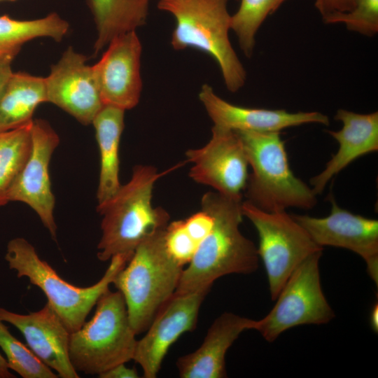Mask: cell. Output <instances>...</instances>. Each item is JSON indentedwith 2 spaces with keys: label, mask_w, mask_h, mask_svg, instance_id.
<instances>
[{
  "label": "cell",
  "mask_w": 378,
  "mask_h": 378,
  "mask_svg": "<svg viewBox=\"0 0 378 378\" xmlns=\"http://www.w3.org/2000/svg\"><path fill=\"white\" fill-rule=\"evenodd\" d=\"M242 202L217 192L202 196L201 209L212 216L213 224L183 268L176 293L210 290L214 282L223 276L249 274L257 270V247L239 229L244 216Z\"/></svg>",
  "instance_id": "obj_1"
},
{
  "label": "cell",
  "mask_w": 378,
  "mask_h": 378,
  "mask_svg": "<svg viewBox=\"0 0 378 378\" xmlns=\"http://www.w3.org/2000/svg\"><path fill=\"white\" fill-rule=\"evenodd\" d=\"M163 174L153 166H135L130 180L97 209L102 216L99 260H109L118 254L132 255L144 239L168 225L167 211L152 204L154 185Z\"/></svg>",
  "instance_id": "obj_2"
},
{
  "label": "cell",
  "mask_w": 378,
  "mask_h": 378,
  "mask_svg": "<svg viewBox=\"0 0 378 378\" xmlns=\"http://www.w3.org/2000/svg\"><path fill=\"white\" fill-rule=\"evenodd\" d=\"M165 227L141 241L112 282L123 295L136 335L147 330L159 309L175 293L184 268L167 250Z\"/></svg>",
  "instance_id": "obj_3"
},
{
  "label": "cell",
  "mask_w": 378,
  "mask_h": 378,
  "mask_svg": "<svg viewBox=\"0 0 378 378\" xmlns=\"http://www.w3.org/2000/svg\"><path fill=\"white\" fill-rule=\"evenodd\" d=\"M252 172L244 189L248 202L268 212L313 208L316 195L290 169L279 132L236 131Z\"/></svg>",
  "instance_id": "obj_4"
},
{
  "label": "cell",
  "mask_w": 378,
  "mask_h": 378,
  "mask_svg": "<svg viewBox=\"0 0 378 378\" xmlns=\"http://www.w3.org/2000/svg\"><path fill=\"white\" fill-rule=\"evenodd\" d=\"M228 0H160L158 8L176 20L171 44L209 55L218 64L227 89L236 92L244 86L246 73L229 38L231 18Z\"/></svg>",
  "instance_id": "obj_5"
},
{
  "label": "cell",
  "mask_w": 378,
  "mask_h": 378,
  "mask_svg": "<svg viewBox=\"0 0 378 378\" xmlns=\"http://www.w3.org/2000/svg\"><path fill=\"white\" fill-rule=\"evenodd\" d=\"M132 255L118 254L102 277L94 284L78 287L62 279L55 270L40 258L35 248L22 237L8 242L5 260L18 278L27 277L46 295L48 302L60 317L70 332L80 329L99 297L109 288L117 274Z\"/></svg>",
  "instance_id": "obj_6"
},
{
  "label": "cell",
  "mask_w": 378,
  "mask_h": 378,
  "mask_svg": "<svg viewBox=\"0 0 378 378\" xmlns=\"http://www.w3.org/2000/svg\"><path fill=\"white\" fill-rule=\"evenodd\" d=\"M136 335L123 295L108 288L98 299L92 318L71 332L69 360L78 372L99 376L133 359Z\"/></svg>",
  "instance_id": "obj_7"
},
{
  "label": "cell",
  "mask_w": 378,
  "mask_h": 378,
  "mask_svg": "<svg viewBox=\"0 0 378 378\" xmlns=\"http://www.w3.org/2000/svg\"><path fill=\"white\" fill-rule=\"evenodd\" d=\"M241 209L257 230L258 254L266 270L271 298L275 300L297 267L323 248L286 211H265L246 200Z\"/></svg>",
  "instance_id": "obj_8"
},
{
  "label": "cell",
  "mask_w": 378,
  "mask_h": 378,
  "mask_svg": "<svg viewBox=\"0 0 378 378\" xmlns=\"http://www.w3.org/2000/svg\"><path fill=\"white\" fill-rule=\"evenodd\" d=\"M321 255L322 252L316 253L297 267L275 299L273 308L262 318L253 319L250 330H257L266 341L272 342L290 328L326 324L335 317L321 287Z\"/></svg>",
  "instance_id": "obj_9"
},
{
  "label": "cell",
  "mask_w": 378,
  "mask_h": 378,
  "mask_svg": "<svg viewBox=\"0 0 378 378\" xmlns=\"http://www.w3.org/2000/svg\"><path fill=\"white\" fill-rule=\"evenodd\" d=\"M205 146L186 151L188 161L192 164L189 176L225 197L242 200L248 162L241 140L232 130L214 125Z\"/></svg>",
  "instance_id": "obj_10"
},
{
  "label": "cell",
  "mask_w": 378,
  "mask_h": 378,
  "mask_svg": "<svg viewBox=\"0 0 378 378\" xmlns=\"http://www.w3.org/2000/svg\"><path fill=\"white\" fill-rule=\"evenodd\" d=\"M59 137L44 120H33L31 148L23 168L7 193V201L21 202L31 208L55 240V196L51 188L49 164Z\"/></svg>",
  "instance_id": "obj_11"
},
{
  "label": "cell",
  "mask_w": 378,
  "mask_h": 378,
  "mask_svg": "<svg viewBox=\"0 0 378 378\" xmlns=\"http://www.w3.org/2000/svg\"><path fill=\"white\" fill-rule=\"evenodd\" d=\"M209 290L174 293L159 309L145 335L137 340L133 359L145 378H155L171 346L197 325L200 307Z\"/></svg>",
  "instance_id": "obj_12"
},
{
  "label": "cell",
  "mask_w": 378,
  "mask_h": 378,
  "mask_svg": "<svg viewBox=\"0 0 378 378\" xmlns=\"http://www.w3.org/2000/svg\"><path fill=\"white\" fill-rule=\"evenodd\" d=\"M330 213L323 218L292 215L318 246L351 251L365 261L367 272L378 285V220L340 207L330 197Z\"/></svg>",
  "instance_id": "obj_13"
},
{
  "label": "cell",
  "mask_w": 378,
  "mask_h": 378,
  "mask_svg": "<svg viewBox=\"0 0 378 378\" xmlns=\"http://www.w3.org/2000/svg\"><path fill=\"white\" fill-rule=\"evenodd\" d=\"M69 47L44 78L46 102L52 103L84 125L92 124L104 106L92 65Z\"/></svg>",
  "instance_id": "obj_14"
},
{
  "label": "cell",
  "mask_w": 378,
  "mask_h": 378,
  "mask_svg": "<svg viewBox=\"0 0 378 378\" xmlns=\"http://www.w3.org/2000/svg\"><path fill=\"white\" fill-rule=\"evenodd\" d=\"M141 50L136 31H130L114 38L92 65L104 105L126 111L138 104L142 90Z\"/></svg>",
  "instance_id": "obj_15"
},
{
  "label": "cell",
  "mask_w": 378,
  "mask_h": 378,
  "mask_svg": "<svg viewBox=\"0 0 378 378\" xmlns=\"http://www.w3.org/2000/svg\"><path fill=\"white\" fill-rule=\"evenodd\" d=\"M0 319L15 326L27 346L62 378H78L69 357L71 332L47 302L40 310L20 314L0 307Z\"/></svg>",
  "instance_id": "obj_16"
},
{
  "label": "cell",
  "mask_w": 378,
  "mask_h": 378,
  "mask_svg": "<svg viewBox=\"0 0 378 378\" xmlns=\"http://www.w3.org/2000/svg\"><path fill=\"white\" fill-rule=\"evenodd\" d=\"M199 98L214 126L234 131L280 132L304 124H330L328 117L318 111L290 113L234 105L218 96L208 84L202 85Z\"/></svg>",
  "instance_id": "obj_17"
},
{
  "label": "cell",
  "mask_w": 378,
  "mask_h": 378,
  "mask_svg": "<svg viewBox=\"0 0 378 378\" xmlns=\"http://www.w3.org/2000/svg\"><path fill=\"white\" fill-rule=\"evenodd\" d=\"M252 321L231 312L220 314L208 329L200 347L177 359L179 377H226L227 351L242 332L250 330Z\"/></svg>",
  "instance_id": "obj_18"
},
{
  "label": "cell",
  "mask_w": 378,
  "mask_h": 378,
  "mask_svg": "<svg viewBox=\"0 0 378 378\" xmlns=\"http://www.w3.org/2000/svg\"><path fill=\"white\" fill-rule=\"evenodd\" d=\"M335 120L342 123L338 131L327 130L339 144L337 152L325 169L311 178L316 195L321 194L330 179L357 158L378 150V112L361 114L338 109Z\"/></svg>",
  "instance_id": "obj_19"
},
{
  "label": "cell",
  "mask_w": 378,
  "mask_h": 378,
  "mask_svg": "<svg viewBox=\"0 0 378 378\" xmlns=\"http://www.w3.org/2000/svg\"><path fill=\"white\" fill-rule=\"evenodd\" d=\"M125 111L104 105L92 122L100 155L97 209L108 202L121 186L119 181V146L124 128Z\"/></svg>",
  "instance_id": "obj_20"
},
{
  "label": "cell",
  "mask_w": 378,
  "mask_h": 378,
  "mask_svg": "<svg viewBox=\"0 0 378 378\" xmlns=\"http://www.w3.org/2000/svg\"><path fill=\"white\" fill-rule=\"evenodd\" d=\"M86 3L97 29L93 46L97 55L114 38L145 24L149 0H86Z\"/></svg>",
  "instance_id": "obj_21"
},
{
  "label": "cell",
  "mask_w": 378,
  "mask_h": 378,
  "mask_svg": "<svg viewBox=\"0 0 378 378\" xmlns=\"http://www.w3.org/2000/svg\"><path fill=\"white\" fill-rule=\"evenodd\" d=\"M43 102H46L44 78L13 72L0 96V132L31 122L36 108Z\"/></svg>",
  "instance_id": "obj_22"
},
{
  "label": "cell",
  "mask_w": 378,
  "mask_h": 378,
  "mask_svg": "<svg viewBox=\"0 0 378 378\" xmlns=\"http://www.w3.org/2000/svg\"><path fill=\"white\" fill-rule=\"evenodd\" d=\"M69 24L57 13L29 20H18L7 15L0 16V54L18 53L22 46L34 38H50L60 42Z\"/></svg>",
  "instance_id": "obj_23"
},
{
  "label": "cell",
  "mask_w": 378,
  "mask_h": 378,
  "mask_svg": "<svg viewBox=\"0 0 378 378\" xmlns=\"http://www.w3.org/2000/svg\"><path fill=\"white\" fill-rule=\"evenodd\" d=\"M212 224V216L202 209L184 220L169 223L164 234L167 251L184 267L192 260Z\"/></svg>",
  "instance_id": "obj_24"
},
{
  "label": "cell",
  "mask_w": 378,
  "mask_h": 378,
  "mask_svg": "<svg viewBox=\"0 0 378 378\" xmlns=\"http://www.w3.org/2000/svg\"><path fill=\"white\" fill-rule=\"evenodd\" d=\"M32 121L0 132V206L8 203L7 193L29 156Z\"/></svg>",
  "instance_id": "obj_25"
},
{
  "label": "cell",
  "mask_w": 378,
  "mask_h": 378,
  "mask_svg": "<svg viewBox=\"0 0 378 378\" xmlns=\"http://www.w3.org/2000/svg\"><path fill=\"white\" fill-rule=\"evenodd\" d=\"M287 0H241L231 18V29L238 38L244 54L250 57L255 44V35L266 20Z\"/></svg>",
  "instance_id": "obj_26"
},
{
  "label": "cell",
  "mask_w": 378,
  "mask_h": 378,
  "mask_svg": "<svg viewBox=\"0 0 378 378\" xmlns=\"http://www.w3.org/2000/svg\"><path fill=\"white\" fill-rule=\"evenodd\" d=\"M0 347L6 356L10 370L23 378H57L58 375L45 365L25 344L15 338L0 319Z\"/></svg>",
  "instance_id": "obj_27"
},
{
  "label": "cell",
  "mask_w": 378,
  "mask_h": 378,
  "mask_svg": "<svg viewBox=\"0 0 378 378\" xmlns=\"http://www.w3.org/2000/svg\"><path fill=\"white\" fill-rule=\"evenodd\" d=\"M322 19L326 24L343 23L349 31L373 36L378 32V0H355L351 10Z\"/></svg>",
  "instance_id": "obj_28"
},
{
  "label": "cell",
  "mask_w": 378,
  "mask_h": 378,
  "mask_svg": "<svg viewBox=\"0 0 378 378\" xmlns=\"http://www.w3.org/2000/svg\"><path fill=\"white\" fill-rule=\"evenodd\" d=\"M355 0H314V6L322 18L335 13L351 10Z\"/></svg>",
  "instance_id": "obj_29"
},
{
  "label": "cell",
  "mask_w": 378,
  "mask_h": 378,
  "mask_svg": "<svg viewBox=\"0 0 378 378\" xmlns=\"http://www.w3.org/2000/svg\"><path fill=\"white\" fill-rule=\"evenodd\" d=\"M17 54L16 52L0 54V96L13 74L11 64Z\"/></svg>",
  "instance_id": "obj_30"
},
{
  "label": "cell",
  "mask_w": 378,
  "mask_h": 378,
  "mask_svg": "<svg viewBox=\"0 0 378 378\" xmlns=\"http://www.w3.org/2000/svg\"><path fill=\"white\" fill-rule=\"evenodd\" d=\"M100 378H138L139 375L135 368H127L125 363L118 364L100 374Z\"/></svg>",
  "instance_id": "obj_31"
},
{
  "label": "cell",
  "mask_w": 378,
  "mask_h": 378,
  "mask_svg": "<svg viewBox=\"0 0 378 378\" xmlns=\"http://www.w3.org/2000/svg\"><path fill=\"white\" fill-rule=\"evenodd\" d=\"M370 324L373 331L377 332L378 331V304L375 303L370 312Z\"/></svg>",
  "instance_id": "obj_32"
},
{
  "label": "cell",
  "mask_w": 378,
  "mask_h": 378,
  "mask_svg": "<svg viewBox=\"0 0 378 378\" xmlns=\"http://www.w3.org/2000/svg\"><path fill=\"white\" fill-rule=\"evenodd\" d=\"M12 377L15 376L10 372L6 359L0 354V378Z\"/></svg>",
  "instance_id": "obj_33"
},
{
  "label": "cell",
  "mask_w": 378,
  "mask_h": 378,
  "mask_svg": "<svg viewBox=\"0 0 378 378\" xmlns=\"http://www.w3.org/2000/svg\"><path fill=\"white\" fill-rule=\"evenodd\" d=\"M15 1V0H0V1Z\"/></svg>",
  "instance_id": "obj_34"
}]
</instances>
